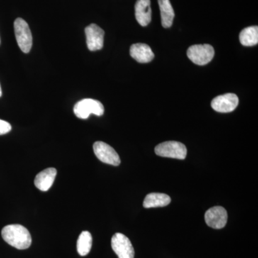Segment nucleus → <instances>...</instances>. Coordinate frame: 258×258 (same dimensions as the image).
I'll use <instances>...</instances> for the list:
<instances>
[{
    "label": "nucleus",
    "mask_w": 258,
    "mask_h": 258,
    "mask_svg": "<svg viewBox=\"0 0 258 258\" xmlns=\"http://www.w3.org/2000/svg\"><path fill=\"white\" fill-rule=\"evenodd\" d=\"M3 240L18 249H28L32 244V237L28 229L23 225L5 226L2 230Z\"/></svg>",
    "instance_id": "nucleus-1"
},
{
    "label": "nucleus",
    "mask_w": 258,
    "mask_h": 258,
    "mask_svg": "<svg viewBox=\"0 0 258 258\" xmlns=\"http://www.w3.org/2000/svg\"><path fill=\"white\" fill-rule=\"evenodd\" d=\"M74 111L75 115L81 119H86L91 114L101 116L104 113V107L101 102L92 98H85L76 103Z\"/></svg>",
    "instance_id": "nucleus-2"
},
{
    "label": "nucleus",
    "mask_w": 258,
    "mask_h": 258,
    "mask_svg": "<svg viewBox=\"0 0 258 258\" xmlns=\"http://www.w3.org/2000/svg\"><path fill=\"white\" fill-rule=\"evenodd\" d=\"M15 37L20 50L28 53L32 48V36L28 24L22 18L15 20L14 23Z\"/></svg>",
    "instance_id": "nucleus-3"
},
{
    "label": "nucleus",
    "mask_w": 258,
    "mask_h": 258,
    "mask_svg": "<svg viewBox=\"0 0 258 258\" xmlns=\"http://www.w3.org/2000/svg\"><path fill=\"white\" fill-rule=\"evenodd\" d=\"M155 153L159 157L184 159L187 154V149L184 144L178 142H166L159 144L155 148Z\"/></svg>",
    "instance_id": "nucleus-4"
},
{
    "label": "nucleus",
    "mask_w": 258,
    "mask_h": 258,
    "mask_svg": "<svg viewBox=\"0 0 258 258\" xmlns=\"http://www.w3.org/2000/svg\"><path fill=\"white\" fill-rule=\"evenodd\" d=\"M188 57L194 63L198 66H205L211 62L215 55V50L212 45L208 44L205 45H195L188 48Z\"/></svg>",
    "instance_id": "nucleus-5"
},
{
    "label": "nucleus",
    "mask_w": 258,
    "mask_h": 258,
    "mask_svg": "<svg viewBox=\"0 0 258 258\" xmlns=\"http://www.w3.org/2000/svg\"><path fill=\"white\" fill-rule=\"evenodd\" d=\"M93 151L97 158L105 164L118 166L120 164L119 156L111 146L103 142L93 144Z\"/></svg>",
    "instance_id": "nucleus-6"
},
{
    "label": "nucleus",
    "mask_w": 258,
    "mask_h": 258,
    "mask_svg": "<svg viewBox=\"0 0 258 258\" xmlns=\"http://www.w3.org/2000/svg\"><path fill=\"white\" fill-rule=\"evenodd\" d=\"M111 247L118 258H134V249L130 240L121 233H115L112 237Z\"/></svg>",
    "instance_id": "nucleus-7"
},
{
    "label": "nucleus",
    "mask_w": 258,
    "mask_h": 258,
    "mask_svg": "<svg viewBox=\"0 0 258 258\" xmlns=\"http://www.w3.org/2000/svg\"><path fill=\"white\" fill-rule=\"evenodd\" d=\"M239 98L234 93H226L212 100V108L219 113H230L237 108Z\"/></svg>",
    "instance_id": "nucleus-8"
},
{
    "label": "nucleus",
    "mask_w": 258,
    "mask_h": 258,
    "mask_svg": "<svg viewBox=\"0 0 258 258\" xmlns=\"http://www.w3.org/2000/svg\"><path fill=\"white\" fill-rule=\"evenodd\" d=\"M86 43L91 51L101 50L104 42L105 32L96 24H91L85 29Z\"/></svg>",
    "instance_id": "nucleus-9"
},
{
    "label": "nucleus",
    "mask_w": 258,
    "mask_h": 258,
    "mask_svg": "<svg viewBox=\"0 0 258 258\" xmlns=\"http://www.w3.org/2000/svg\"><path fill=\"white\" fill-rule=\"evenodd\" d=\"M205 220L209 227L214 229H222L227 224V212L222 207H213L205 213Z\"/></svg>",
    "instance_id": "nucleus-10"
},
{
    "label": "nucleus",
    "mask_w": 258,
    "mask_h": 258,
    "mask_svg": "<svg viewBox=\"0 0 258 258\" xmlns=\"http://www.w3.org/2000/svg\"><path fill=\"white\" fill-rule=\"evenodd\" d=\"M135 16L139 25L146 27L152 20L150 0H137L135 5Z\"/></svg>",
    "instance_id": "nucleus-11"
},
{
    "label": "nucleus",
    "mask_w": 258,
    "mask_h": 258,
    "mask_svg": "<svg viewBox=\"0 0 258 258\" xmlns=\"http://www.w3.org/2000/svg\"><path fill=\"white\" fill-rule=\"evenodd\" d=\"M130 55L132 57L140 62L147 63L154 59V54L151 47L147 44H134L130 48Z\"/></svg>",
    "instance_id": "nucleus-12"
},
{
    "label": "nucleus",
    "mask_w": 258,
    "mask_h": 258,
    "mask_svg": "<svg viewBox=\"0 0 258 258\" xmlns=\"http://www.w3.org/2000/svg\"><path fill=\"white\" fill-rule=\"evenodd\" d=\"M56 175H57V170L55 168H48V169L40 171L35 176V186L42 191H47L53 184Z\"/></svg>",
    "instance_id": "nucleus-13"
},
{
    "label": "nucleus",
    "mask_w": 258,
    "mask_h": 258,
    "mask_svg": "<svg viewBox=\"0 0 258 258\" xmlns=\"http://www.w3.org/2000/svg\"><path fill=\"white\" fill-rule=\"evenodd\" d=\"M171 203L169 195L162 193H151L147 195L143 203L144 208H162Z\"/></svg>",
    "instance_id": "nucleus-14"
},
{
    "label": "nucleus",
    "mask_w": 258,
    "mask_h": 258,
    "mask_svg": "<svg viewBox=\"0 0 258 258\" xmlns=\"http://www.w3.org/2000/svg\"><path fill=\"white\" fill-rule=\"evenodd\" d=\"M161 11V25L164 28H169L173 24L174 11L169 0H158Z\"/></svg>",
    "instance_id": "nucleus-15"
},
{
    "label": "nucleus",
    "mask_w": 258,
    "mask_h": 258,
    "mask_svg": "<svg viewBox=\"0 0 258 258\" xmlns=\"http://www.w3.org/2000/svg\"><path fill=\"white\" fill-rule=\"evenodd\" d=\"M240 41L244 46H254L258 43V27L244 28L240 34Z\"/></svg>",
    "instance_id": "nucleus-16"
},
{
    "label": "nucleus",
    "mask_w": 258,
    "mask_h": 258,
    "mask_svg": "<svg viewBox=\"0 0 258 258\" xmlns=\"http://www.w3.org/2000/svg\"><path fill=\"white\" fill-rule=\"evenodd\" d=\"M93 239L88 231H83L80 235L77 242V250L80 255L86 256L89 253L92 247Z\"/></svg>",
    "instance_id": "nucleus-17"
},
{
    "label": "nucleus",
    "mask_w": 258,
    "mask_h": 258,
    "mask_svg": "<svg viewBox=\"0 0 258 258\" xmlns=\"http://www.w3.org/2000/svg\"><path fill=\"white\" fill-rule=\"evenodd\" d=\"M11 129L12 126L10 123L0 119V135H4V134L9 133Z\"/></svg>",
    "instance_id": "nucleus-18"
},
{
    "label": "nucleus",
    "mask_w": 258,
    "mask_h": 258,
    "mask_svg": "<svg viewBox=\"0 0 258 258\" xmlns=\"http://www.w3.org/2000/svg\"><path fill=\"white\" fill-rule=\"evenodd\" d=\"M2 95H3V92H2L1 85H0V97L2 96Z\"/></svg>",
    "instance_id": "nucleus-19"
}]
</instances>
